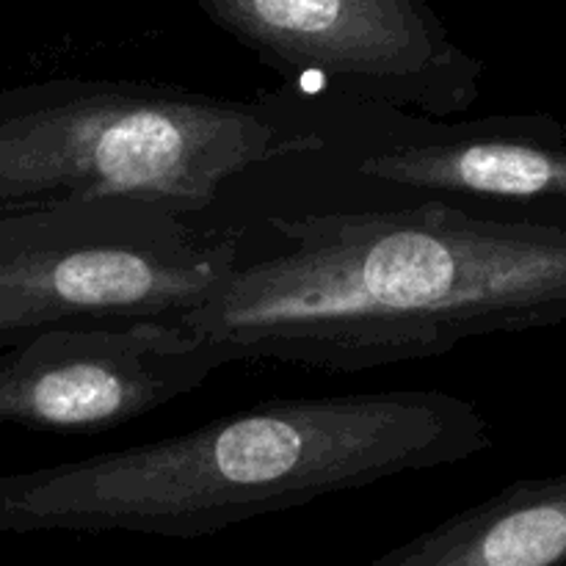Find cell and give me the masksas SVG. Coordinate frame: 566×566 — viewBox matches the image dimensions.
Listing matches in <instances>:
<instances>
[{
  "mask_svg": "<svg viewBox=\"0 0 566 566\" xmlns=\"http://www.w3.org/2000/svg\"><path fill=\"white\" fill-rule=\"evenodd\" d=\"M271 224L282 247L175 321L235 363L357 374L566 321V227L446 202Z\"/></svg>",
  "mask_w": 566,
  "mask_h": 566,
  "instance_id": "1",
  "label": "cell"
},
{
  "mask_svg": "<svg viewBox=\"0 0 566 566\" xmlns=\"http://www.w3.org/2000/svg\"><path fill=\"white\" fill-rule=\"evenodd\" d=\"M486 418L442 390L274 398L186 434L0 479V531L199 539L490 451Z\"/></svg>",
  "mask_w": 566,
  "mask_h": 566,
  "instance_id": "2",
  "label": "cell"
},
{
  "mask_svg": "<svg viewBox=\"0 0 566 566\" xmlns=\"http://www.w3.org/2000/svg\"><path fill=\"white\" fill-rule=\"evenodd\" d=\"M280 97L136 77H50L0 92V208L130 197L191 216L254 166L324 138Z\"/></svg>",
  "mask_w": 566,
  "mask_h": 566,
  "instance_id": "3",
  "label": "cell"
},
{
  "mask_svg": "<svg viewBox=\"0 0 566 566\" xmlns=\"http://www.w3.org/2000/svg\"><path fill=\"white\" fill-rule=\"evenodd\" d=\"M241 265L227 232L130 197L0 208V293L88 321H180Z\"/></svg>",
  "mask_w": 566,
  "mask_h": 566,
  "instance_id": "4",
  "label": "cell"
},
{
  "mask_svg": "<svg viewBox=\"0 0 566 566\" xmlns=\"http://www.w3.org/2000/svg\"><path fill=\"white\" fill-rule=\"evenodd\" d=\"M202 14L276 72L318 77L354 103L451 116L481 97L484 64L429 0H197Z\"/></svg>",
  "mask_w": 566,
  "mask_h": 566,
  "instance_id": "5",
  "label": "cell"
},
{
  "mask_svg": "<svg viewBox=\"0 0 566 566\" xmlns=\"http://www.w3.org/2000/svg\"><path fill=\"white\" fill-rule=\"evenodd\" d=\"M235 363L175 321H72L0 352V423L94 434L197 390Z\"/></svg>",
  "mask_w": 566,
  "mask_h": 566,
  "instance_id": "6",
  "label": "cell"
},
{
  "mask_svg": "<svg viewBox=\"0 0 566 566\" xmlns=\"http://www.w3.org/2000/svg\"><path fill=\"white\" fill-rule=\"evenodd\" d=\"M370 149L357 175L429 193L566 199V130L547 116H492Z\"/></svg>",
  "mask_w": 566,
  "mask_h": 566,
  "instance_id": "7",
  "label": "cell"
},
{
  "mask_svg": "<svg viewBox=\"0 0 566 566\" xmlns=\"http://www.w3.org/2000/svg\"><path fill=\"white\" fill-rule=\"evenodd\" d=\"M363 566H566V473L514 481Z\"/></svg>",
  "mask_w": 566,
  "mask_h": 566,
  "instance_id": "8",
  "label": "cell"
},
{
  "mask_svg": "<svg viewBox=\"0 0 566 566\" xmlns=\"http://www.w3.org/2000/svg\"><path fill=\"white\" fill-rule=\"evenodd\" d=\"M72 321L88 318H72V315L55 313V310L42 307L36 302H28L22 296L0 293V348L17 346V343L28 340L36 332L48 329V326L72 324Z\"/></svg>",
  "mask_w": 566,
  "mask_h": 566,
  "instance_id": "9",
  "label": "cell"
}]
</instances>
